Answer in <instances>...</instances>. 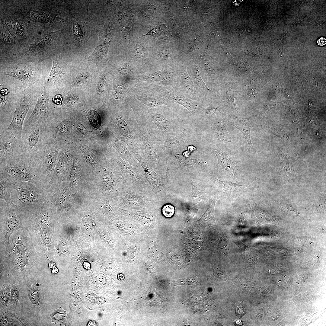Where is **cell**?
I'll return each instance as SVG.
<instances>
[{
  "instance_id": "9",
  "label": "cell",
  "mask_w": 326,
  "mask_h": 326,
  "mask_svg": "<svg viewBox=\"0 0 326 326\" xmlns=\"http://www.w3.org/2000/svg\"><path fill=\"white\" fill-rule=\"evenodd\" d=\"M22 211L13 202L0 206V245H7L16 230L23 228Z\"/></svg>"
},
{
  "instance_id": "30",
  "label": "cell",
  "mask_w": 326,
  "mask_h": 326,
  "mask_svg": "<svg viewBox=\"0 0 326 326\" xmlns=\"http://www.w3.org/2000/svg\"><path fill=\"white\" fill-rule=\"evenodd\" d=\"M72 21L73 24L72 36L74 43L77 45H80L84 42L86 37L87 22L76 19L74 16Z\"/></svg>"
},
{
  "instance_id": "3",
  "label": "cell",
  "mask_w": 326,
  "mask_h": 326,
  "mask_svg": "<svg viewBox=\"0 0 326 326\" xmlns=\"http://www.w3.org/2000/svg\"><path fill=\"white\" fill-rule=\"evenodd\" d=\"M44 83H39L24 89L17 100L11 121L8 127L0 133V138H11L21 140L23 123L26 115L35 104L44 88Z\"/></svg>"
},
{
  "instance_id": "35",
  "label": "cell",
  "mask_w": 326,
  "mask_h": 326,
  "mask_svg": "<svg viewBox=\"0 0 326 326\" xmlns=\"http://www.w3.org/2000/svg\"><path fill=\"white\" fill-rule=\"evenodd\" d=\"M254 214L257 221L260 222H267L270 219V215L265 211L259 207L253 199Z\"/></svg>"
},
{
  "instance_id": "21",
  "label": "cell",
  "mask_w": 326,
  "mask_h": 326,
  "mask_svg": "<svg viewBox=\"0 0 326 326\" xmlns=\"http://www.w3.org/2000/svg\"><path fill=\"white\" fill-rule=\"evenodd\" d=\"M170 102L177 103L186 108L196 119L202 117L204 104L200 100H193L173 89L169 96Z\"/></svg>"
},
{
  "instance_id": "4",
  "label": "cell",
  "mask_w": 326,
  "mask_h": 326,
  "mask_svg": "<svg viewBox=\"0 0 326 326\" xmlns=\"http://www.w3.org/2000/svg\"><path fill=\"white\" fill-rule=\"evenodd\" d=\"M0 164V168L18 181L43 184L39 178L31 155L23 149L9 156Z\"/></svg>"
},
{
  "instance_id": "52",
  "label": "cell",
  "mask_w": 326,
  "mask_h": 326,
  "mask_svg": "<svg viewBox=\"0 0 326 326\" xmlns=\"http://www.w3.org/2000/svg\"><path fill=\"white\" fill-rule=\"evenodd\" d=\"M236 310L237 315L239 316H241L245 314V308L243 302H241L236 305Z\"/></svg>"
},
{
  "instance_id": "26",
  "label": "cell",
  "mask_w": 326,
  "mask_h": 326,
  "mask_svg": "<svg viewBox=\"0 0 326 326\" xmlns=\"http://www.w3.org/2000/svg\"><path fill=\"white\" fill-rule=\"evenodd\" d=\"M225 121L241 131L245 137L249 146L252 147L250 137L251 131L254 125L252 118H242L234 115Z\"/></svg>"
},
{
  "instance_id": "24",
  "label": "cell",
  "mask_w": 326,
  "mask_h": 326,
  "mask_svg": "<svg viewBox=\"0 0 326 326\" xmlns=\"http://www.w3.org/2000/svg\"><path fill=\"white\" fill-rule=\"evenodd\" d=\"M211 96L203 101L204 107L202 117H205L212 123L222 120L225 115L224 110L219 104Z\"/></svg>"
},
{
  "instance_id": "44",
  "label": "cell",
  "mask_w": 326,
  "mask_h": 326,
  "mask_svg": "<svg viewBox=\"0 0 326 326\" xmlns=\"http://www.w3.org/2000/svg\"><path fill=\"white\" fill-rule=\"evenodd\" d=\"M175 212L174 207L170 203L166 204L163 206L161 209L162 215L166 218H170L174 214Z\"/></svg>"
},
{
  "instance_id": "40",
  "label": "cell",
  "mask_w": 326,
  "mask_h": 326,
  "mask_svg": "<svg viewBox=\"0 0 326 326\" xmlns=\"http://www.w3.org/2000/svg\"><path fill=\"white\" fill-rule=\"evenodd\" d=\"M88 118L91 124L94 128L100 129L101 120L99 114L94 110H91L88 113Z\"/></svg>"
},
{
  "instance_id": "14",
  "label": "cell",
  "mask_w": 326,
  "mask_h": 326,
  "mask_svg": "<svg viewBox=\"0 0 326 326\" xmlns=\"http://www.w3.org/2000/svg\"><path fill=\"white\" fill-rule=\"evenodd\" d=\"M30 276L29 275L24 279L26 281L24 289L25 290V298L30 306V309L37 314L45 310L44 292L40 280L35 277Z\"/></svg>"
},
{
  "instance_id": "39",
  "label": "cell",
  "mask_w": 326,
  "mask_h": 326,
  "mask_svg": "<svg viewBox=\"0 0 326 326\" xmlns=\"http://www.w3.org/2000/svg\"><path fill=\"white\" fill-rule=\"evenodd\" d=\"M52 318V322L55 324L62 323L66 319V312L61 307L55 310L53 313L50 314Z\"/></svg>"
},
{
  "instance_id": "5",
  "label": "cell",
  "mask_w": 326,
  "mask_h": 326,
  "mask_svg": "<svg viewBox=\"0 0 326 326\" xmlns=\"http://www.w3.org/2000/svg\"><path fill=\"white\" fill-rule=\"evenodd\" d=\"M1 65L0 75L9 76L20 81L24 89L39 83H45L50 72L33 62L5 63Z\"/></svg>"
},
{
  "instance_id": "2",
  "label": "cell",
  "mask_w": 326,
  "mask_h": 326,
  "mask_svg": "<svg viewBox=\"0 0 326 326\" xmlns=\"http://www.w3.org/2000/svg\"><path fill=\"white\" fill-rule=\"evenodd\" d=\"M56 206L55 202L49 198L36 210L22 211L23 228L29 233L37 253L48 259L53 252L52 227Z\"/></svg>"
},
{
  "instance_id": "25",
  "label": "cell",
  "mask_w": 326,
  "mask_h": 326,
  "mask_svg": "<svg viewBox=\"0 0 326 326\" xmlns=\"http://www.w3.org/2000/svg\"><path fill=\"white\" fill-rule=\"evenodd\" d=\"M18 181L4 169H0V200H4L7 204L12 202L11 194L15 189Z\"/></svg>"
},
{
  "instance_id": "43",
  "label": "cell",
  "mask_w": 326,
  "mask_h": 326,
  "mask_svg": "<svg viewBox=\"0 0 326 326\" xmlns=\"http://www.w3.org/2000/svg\"><path fill=\"white\" fill-rule=\"evenodd\" d=\"M245 261L248 264L252 265L256 261L255 256L252 250L249 247L242 252Z\"/></svg>"
},
{
  "instance_id": "34",
  "label": "cell",
  "mask_w": 326,
  "mask_h": 326,
  "mask_svg": "<svg viewBox=\"0 0 326 326\" xmlns=\"http://www.w3.org/2000/svg\"><path fill=\"white\" fill-rule=\"evenodd\" d=\"M264 82H253L249 86L247 93L242 96L241 100V104H245L249 101L256 99L257 94L259 91L264 85Z\"/></svg>"
},
{
  "instance_id": "36",
  "label": "cell",
  "mask_w": 326,
  "mask_h": 326,
  "mask_svg": "<svg viewBox=\"0 0 326 326\" xmlns=\"http://www.w3.org/2000/svg\"><path fill=\"white\" fill-rule=\"evenodd\" d=\"M192 197L194 204L198 205L203 200V196L200 186L198 182L193 180L191 183Z\"/></svg>"
},
{
  "instance_id": "6",
  "label": "cell",
  "mask_w": 326,
  "mask_h": 326,
  "mask_svg": "<svg viewBox=\"0 0 326 326\" xmlns=\"http://www.w3.org/2000/svg\"><path fill=\"white\" fill-rule=\"evenodd\" d=\"M15 189L18 198L12 201L23 212L36 210L49 199L47 186L43 184L18 181Z\"/></svg>"
},
{
  "instance_id": "31",
  "label": "cell",
  "mask_w": 326,
  "mask_h": 326,
  "mask_svg": "<svg viewBox=\"0 0 326 326\" xmlns=\"http://www.w3.org/2000/svg\"><path fill=\"white\" fill-rule=\"evenodd\" d=\"M210 126L216 141H231V136L228 132L223 119L212 123Z\"/></svg>"
},
{
  "instance_id": "54",
  "label": "cell",
  "mask_w": 326,
  "mask_h": 326,
  "mask_svg": "<svg viewBox=\"0 0 326 326\" xmlns=\"http://www.w3.org/2000/svg\"><path fill=\"white\" fill-rule=\"evenodd\" d=\"M1 39L5 41L9 42L10 40V36L9 34L6 31H3L1 32Z\"/></svg>"
},
{
  "instance_id": "7",
  "label": "cell",
  "mask_w": 326,
  "mask_h": 326,
  "mask_svg": "<svg viewBox=\"0 0 326 326\" xmlns=\"http://www.w3.org/2000/svg\"><path fill=\"white\" fill-rule=\"evenodd\" d=\"M151 117L152 134L154 138L167 139L171 138L182 132L185 126L174 113L167 107L155 109Z\"/></svg>"
},
{
  "instance_id": "56",
  "label": "cell",
  "mask_w": 326,
  "mask_h": 326,
  "mask_svg": "<svg viewBox=\"0 0 326 326\" xmlns=\"http://www.w3.org/2000/svg\"><path fill=\"white\" fill-rule=\"evenodd\" d=\"M317 43L318 45L322 46L326 44V40L324 37H320L318 39Z\"/></svg>"
},
{
  "instance_id": "28",
  "label": "cell",
  "mask_w": 326,
  "mask_h": 326,
  "mask_svg": "<svg viewBox=\"0 0 326 326\" xmlns=\"http://www.w3.org/2000/svg\"><path fill=\"white\" fill-rule=\"evenodd\" d=\"M0 162L23 149L21 140L0 138Z\"/></svg>"
},
{
  "instance_id": "19",
  "label": "cell",
  "mask_w": 326,
  "mask_h": 326,
  "mask_svg": "<svg viewBox=\"0 0 326 326\" xmlns=\"http://www.w3.org/2000/svg\"><path fill=\"white\" fill-rule=\"evenodd\" d=\"M49 91L44 88L40 94L32 112L24 126L47 120L51 114V103Z\"/></svg>"
},
{
  "instance_id": "58",
  "label": "cell",
  "mask_w": 326,
  "mask_h": 326,
  "mask_svg": "<svg viewBox=\"0 0 326 326\" xmlns=\"http://www.w3.org/2000/svg\"><path fill=\"white\" fill-rule=\"evenodd\" d=\"M241 322V321L240 320H237L236 321V322L235 323L237 324V325H239L238 323H239V325H240V324H242L241 323H239V322Z\"/></svg>"
},
{
  "instance_id": "46",
  "label": "cell",
  "mask_w": 326,
  "mask_h": 326,
  "mask_svg": "<svg viewBox=\"0 0 326 326\" xmlns=\"http://www.w3.org/2000/svg\"><path fill=\"white\" fill-rule=\"evenodd\" d=\"M219 246L224 255L227 256L229 250V245L227 240L224 236H222L221 237L219 242Z\"/></svg>"
},
{
  "instance_id": "27",
  "label": "cell",
  "mask_w": 326,
  "mask_h": 326,
  "mask_svg": "<svg viewBox=\"0 0 326 326\" xmlns=\"http://www.w3.org/2000/svg\"><path fill=\"white\" fill-rule=\"evenodd\" d=\"M210 180L211 182L233 198L241 196L246 189L245 185L232 182L230 179L228 181H223L219 179L215 176L212 175L210 176Z\"/></svg>"
},
{
  "instance_id": "11",
  "label": "cell",
  "mask_w": 326,
  "mask_h": 326,
  "mask_svg": "<svg viewBox=\"0 0 326 326\" xmlns=\"http://www.w3.org/2000/svg\"><path fill=\"white\" fill-rule=\"evenodd\" d=\"M57 153L58 150L52 148L49 143L31 154L39 178L46 186L48 185L53 177L56 165Z\"/></svg>"
},
{
  "instance_id": "13",
  "label": "cell",
  "mask_w": 326,
  "mask_h": 326,
  "mask_svg": "<svg viewBox=\"0 0 326 326\" xmlns=\"http://www.w3.org/2000/svg\"><path fill=\"white\" fill-rule=\"evenodd\" d=\"M45 122L40 121L23 127L21 140L26 152L32 154L48 144Z\"/></svg>"
},
{
  "instance_id": "33",
  "label": "cell",
  "mask_w": 326,
  "mask_h": 326,
  "mask_svg": "<svg viewBox=\"0 0 326 326\" xmlns=\"http://www.w3.org/2000/svg\"><path fill=\"white\" fill-rule=\"evenodd\" d=\"M224 82L226 94V98L224 101V106L230 109L235 116H239V114L236 109L234 102L235 89L229 83L225 81Z\"/></svg>"
},
{
  "instance_id": "37",
  "label": "cell",
  "mask_w": 326,
  "mask_h": 326,
  "mask_svg": "<svg viewBox=\"0 0 326 326\" xmlns=\"http://www.w3.org/2000/svg\"><path fill=\"white\" fill-rule=\"evenodd\" d=\"M10 285L7 284L2 287L0 292L1 307H6L11 299Z\"/></svg>"
},
{
  "instance_id": "12",
  "label": "cell",
  "mask_w": 326,
  "mask_h": 326,
  "mask_svg": "<svg viewBox=\"0 0 326 326\" xmlns=\"http://www.w3.org/2000/svg\"><path fill=\"white\" fill-rule=\"evenodd\" d=\"M114 23L111 17L109 16L99 33L98 41L93 52L86 58L98 66L109 64L108 52L114 29Z\"/></svg>"
},
{
  "instance_id": "23",
  "label": "cell",
  "mask_w": 326,
  "mask_h": 326,
  "mask_svg": "<svg viewBox=\"0 0 326 326\" xmlns=\"http://www.w3.org/2000/svg\"><path fill=\"white\" fill-rule=\"evenodd\" d=\"M190 65L188 72L193 83L194 86L201 100L213 94V92L210 89L203 81L200 74L198 66L195 62L189 60Z\"/></svg>"
},
{
  "instance_id": "53",
  "label": "cell",
  "mask_w": 326,
  "mask_h": 326,
  "mask_svg": "<svg viewBox=\"0 0 326 326\" xmlns=\"http://www.w3.org/2000/svg\"><path fill=\"white\" fill-rule=\"evenodd\" d=\"M233 242L239 248L242 252L249 248L240 240L235 241H233Z\"/></svg>"
},
{
  "instance_id": "8",
  "label": "cell",
  "mask_w": 326,
  "mask_h": 326,
  "mask_svg": "<svg viewBox=\"0 0 326 326\" xmlns=\"http://www.w3.org/2000/svg\"><path fill=\"white\" fill-rule=\"evenodd\" d=\"M0 122L13 117L19 96L24 89L21 82L9 76L0 75Z\"/></svg>"
},
{
  "instance_id": "1",
  "label": "cell",
  "mask_w": 326,
  "mask_h": 326,
  "mask_svg": "<svg viewBox=\"0 0 326 326\" xmlns=\"http://www.w3.org/2000/svg\"><path fill=\"white\" fill-rule=\"evenodd\" d=\"M10 243L0 245L1 274L6 273L15 280L24 279L34 267L47 259L37 252L31 237L24 228L15 231Z\"/></svg>"
},
{
  "instance_id": "29",
  "label": "cell",
  "mask_w": 326,
  "mask_h": 326,
  "mask_svg": "<svg viewBox=\"0 0 326 326\" xmlns=\"http://www.w3.org/2000/svg\"><path fill=\"white\" fill-rule=\"evenodd\" d=\"M132 41L127 44L129 50L133 55L139 60H145L148 57V43L139 38Z\"/></svg>"
},
{
  "instance_id": "15",
  "label": "cell",
  "mask_w": 326,
  "mask_h": 326,
  "mask_svg": "<svg viewBox=\"0 0 326 326\" xmlns=\"http://www.w3.org/2000/svg\"><path fill=\"white\" fill-rule=\"evenodd\" d=\"M53 61L52 68L44 85V88L49 91L64 86L68 77V67L61 59L56 57Z\"/></svg>"
},
{
  "instance_id": "22",
  "label": "cell",
  "mask_w": 326,
  "mask_h": 326,
  "mask_svg": "<svg viewBox=\"0 0 326 326\" xmlns=\"http://www.w3.org/2000/svg\"><path fill=\"white\" fill-rule=\"evenodd\" d=\"M212 152L217 158V165L230 176H236L238 174V167L233 158L224 151L217 145H211Z\"/></svg>"
},
{
  "instance_id": "55",
  "label": "cell",
  "mask_w": 326,
  "mask_h": 326,
  "mask_svg": "<svg viewBox=\"0 0 326 326\" xmlns=\"http://www.w3.org/2000/svg\"><path fill=\"white\" fill-rule=\"evenodd\" d=\"M317 260L316 259L313 258L308 262L307 265L308 267H313L315 266L317 263Z\"/></svg>"
},
{
  "instance_id": "51",
  "label": "cell",
  "mask_w": 326,
  "mask_h": 326,
  "mask_svg": "<svg viewBox=\"0 0 326 326\" xmlns=\"http://www.w3.org/2000/svg\"><path fill=\"white\" fill-rule=\"evenodd\" d=\"M106 86V81L103 77L100 79L97 87V91L100 94H103L105 90Z\"/></svg>"
},
{
  "instance_id": "38",
  "label": "cell",
  "mask_w": 326,
  "mask_h": 326,
  "mask_svg": "<svg viewBox=\"0 0 326 326\" xmlns=\"http://www.w3.org/2000/svg\"><path fill=\"white\" fill-rule=\"evenodd\" d=\"M173 57V52L169 48L161 49L157 53V58L158 61L164 63L169 62Z\"/></svg>"
},
{
  "instance_id": "16",
  "label": "cell",
  "mask_w": 326,
  "mask_h": 326,
  "mask_svg": "<svg viewBox=\"0 0 326 326\" xmlns=\"http://www.w3.org/2000/svg\"><path fill=\"white\" fill-rule=\"evenodd\" d=\"M154 143L161 148L165 152H170L197 141L193 133L185 126L181 133L175 137L167 139H153Z\"/></svg>"
},
{
  "instance_id": "20",
  "label": "cell",
  "mask_w": 326,
  "mask_h": 326,
  "mask_svg": "<svg viewBox=\"0 0 326 326\" xmlns=\"http://www.w3.org/2000/svg\"><path fill=\"white\" fill-rule=\"evenodd\" d=\"M123 216L117 223L120 240L131 239L148 235L142 225L129 217Z\"/></svg>"
},
{
  "instance_id": "32",
  "label": "cell",
  "mask_w": 326,
  "mask_h": 326,
  "mask_svg": "<svg viewBox=\"0 0 326 326\" xmlns=\"http://www.w3.org/2000/svg\"><path fill=\"white\" fill-rule=\"evenodd\" d=\"M218 197L211 196L209 198L208 207L199 222L206 225L216 224L214 216V207L216 202L219 199Z\"/></svg>"
},
{
  "instance_id": "18",
  "label": "cell",
  "mask_w": 326,
  "mask_h": 326,
  "mask_svg": "<svg viewBox=\"0 0 326 326\" xmlns=\"http://www.w3.org/2000/svg\"><path fill=\"white\" fill-rule=\"evenodd\" d=\"M123 215L132 219L142 225L146 230L149 236L154 237L157 228L155 222L157 211L152 209L140 210L122 209Z\"/></svg>"
},
{
  "instance_id": "48",
  "label": "cell",
  "mask_w": 326,
  "mask_h": 326,
  "mask_svg": "<svg viewBox=\"0 0 326 326\" xmlns=\"http://www.w3.org/2000/svg\"><path fill=\"white\" fill-rule=\"evenodd\" d=\"M125 91L124 87L121 85H119L116 87L114 90L113 94V98L115 100H118L121 98L123 96Z\"/></svg>"
},
{
  "instance_id": "42",
  "label": "cell",
  "mask_w": 326,
  "mask_h": 326,
  "mask_svg": "<svg viewBox=\"0 0 326 326\" xmlns=\"http://www.w3.org/2000/svg\"><path fill=\"white\" fill-rule=\"evenodd\" d=\"M10 288L11 289V299L10 303L11 304H15L18 302V300L20 296L19 291L20 290L19 287L15 283H13L10 285Z\"/></svg>"
},
{
  "instance_id": "47",
  "label": "cell",
  "mask_w": 326,
  "mask_h": 326,
  "mask_svg": "<svg viewBox=\"0 0 326 326\" xmlns=\"http://www.w3.org/2000/svg\"><path fill=\"white\" fill-rule=\"evenodd\" d=\"M31 16L34 19L38 21L44 22L49 21V17L46 15L42 14L37 11L32 12Z\"/></svg>"
},
{
  "instance_id": "57",
  "label": "cell",
  "mask_w": 326,
  "mask_h": 326,
  "mask_svg": "<svg viewBox=\"0 0 326 326\" xmlns=\"http://www.w3.org/2000/svg\"><path fill=\"white\" fill-rule=\"evenodd\" d=\"M83 267L86 269L88 270L91 268V265L87 262L85 261L83 262Z\"/></svg>"
},
{
  "instance_id": "50",
  "label": "cell",
  "mask_w": 326,
  "mask_h": 326,
  "mask_svg": "<svg viewBox=\"0 0 326 326\" xmlns=\"http://www.w3.org/2000/svg\"><path fill=\"white\" fill-rule=\"evenodd\" d=\"M131 69L130 65L127 63H123L120 65L118 68V72L121 74L126 75L128 74Z\"/></svg>"
},
{
  "instance_id": "17",
  "label": "cell",
  "mask_w": 326,
  "mask_h": 326,
  "mask_svg": "<svg viewBox=\"0 0 326 326\" xmlns=\"http://www.w3.org/2000/svg\"><path fill=\"white\" fill-rule=\"evenodd\" d=\"M174 70L175 79L174 89L191 99L201 100L188 74L186 65L174 68Z\"/></svg>"
},
{
  "instance_id": "49",
  "label": "cell",
  "mask_w": 326,
  "mask_h": 326,
  "mask_svg": "<svg viewBox=\"0 0 326 326\" xmlns=\"http://www.w3.org/2000/svg\"><path fill=\"white\" fill-rule=\"evenodd\" d=\"M88 77V74L86 72L82 73L78 75L74 80V83L79 85L85 82Z\"/></svg>"
},
{
  "instance_id": "41",
  "label": "cell",
  "mask_w": 326,
  "mask_h": 326,
  "mask_svg": "<svg viewBox=\"0 0 326 326\" xmlns=\"http://www.w3.org/2000/svg\"><path fill=\"white\" fill-rule=\"evenodd\" d=\"M198 281V279L197 277L192 276L174 280L172 284L173 286L185 285L193 286L196 285Z\"/></svg>"
},
{
  "instance_id": "45",
  "label": "cell",
  "mask_w": 326,
  "mask_h": 326,
  "mask_svg": "<svg viewBox=\"0 0 326 326\" xmlns=\"http://www.w3.org/2000/svg\"><path fill=\"white\" fill-rule=\"evenodd\" d=\"M67 120H64L58 124L54 131V134L56 135L62 134L64 133L67 129L69 125Z\"/></svg>"
},
{
  "instance_id": "10",
  "label": "cell",
  "mask_w": 326,
  "mask_h": 326,
  "mask_svg": "<svg viewBox=\"0 0 326 326\" xmlns=\"http://www.w3.org/2000/svg\"><path fill=\"white\" fill-rule=\"evenodd\" d=\"M108 2L111 14L120 25L123 43L127 44L132 41L133 28L137 3L123 4L117 1H108Z\"/></svg>"
}]
</instances>
